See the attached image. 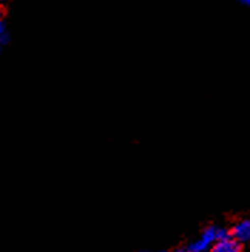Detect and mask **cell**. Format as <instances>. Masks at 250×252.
I'll return each mask as SVG.
<instances>
[{
	"instance_id": "cell-6",
	"label": "cell",
	"mask_w": 250,
	"mask_h": 252,
	"mask_svg": "<svg viewBox=\"0 0 250 252\" xmlns=\"http://www.w3.org/2000/svg\"><path fill=\"white\" fill-rule=\"evenodd\" d=\"M162 252H167V251H162ZM176 252H184V250H179V251H176Z\"/></svg>"
},
{
	"instance_id": "cell-5",
	"label": "cell",
	"mask_w": 250,
	"mask_h": 252,
	"mask_svg": "<svg viewBox=\"0 0 250 252\" xmlns=\"http://www.w3.org/2000/svg\"><path fill=\"white\" fill-rule=\"evenodd\" d=\"M240 3H243L245 6H249L250 7V0H240Z\"/></svg>"
},
{
	"instance_id": "cell-3",
	"label": "cell",
	"mask_w": 250,
	"mask_h": 252,
	"mask_svg": "<svg viewBox=\"0 0 250 252\" xmlns=\"http://www.w3.org/2000/svg\"><path fill=\"white\" fill-rule=\"evenodd\" d=\"M230 235L236 241H239L240 244L250 242V218L237 221L230 229Z\"/></svg>"
},
{
	"instance_id": "cell-2",
	"label": "cell",
	"mask_w": 250,
	"mask_h": 252,
	"mask_svg": "<svg viewBox=\"0 0 250 252\" xmlns=\"http://www.w3.org/2000/svg\"><path fill=\"white\" fill-rule=\"evenodd\" d=\"M209 252H242V244L233 238L232 235H227L224 238L218 239L212 245Z\"/></svg>"
},
{
	"instance_id": "cell-7",
	"label": "cell",
	"mask_w": 250,
	"mask_h": 252,
	"mask_svg": "<svg viewBox=\"0 0 250 252\" xmlns=\"http://www.w3.org/2000/svg\"><path fill=\"white\" fill-rule=\"evenodd\" d=\"M141 252H148V251H141Z\"/></svg>"
},
{
	"instance_id": "cell-4",
	"label": "cell",
	"mask_w": 250,
	"mask_h": 252,
	"mask_svg": "<svg viewBox=\"0 0 250 252\" xmlns=\"http://www.w3.org/2000/svg\"><path fill=\"white\" fill-rule=\"evenodd\" d=\"M6 40V32H4V25L0 19V50H1V46H3V41Z\"/></svg>"
},
{
	"instance_id": "cell-1",
	"label": "cell",
	"mask_w": 250,
	"mask_h": 252,
	"mask_svg": "<svg viewBox=\"0 0 250 252\" xmlns=\"http://www.w3.org/2000/svg\"><path fill=\"white\" fill-rule=\"evenodd\" d=\"M230 235V231H227L226 228L222 226L211 225L205 228L200 234V237L194 241L186 250L189 252H209L211 251L212 245L218 241V239L224 238Z\"/></svg>"
}]
</instances>
